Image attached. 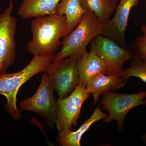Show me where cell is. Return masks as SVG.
I'll return each mask as SVG.
<instances>
[{"label": "cell", "mask_w": 146, "mask_h": 146, "mask_svg": "<svg viewBox=\"0 0 146 146\" xmlns=\"http://www.w3.org/2000/svg\"><path fill=\"white\" fill-rule=\"evenodd\" d=\"M66 27L64 15L56 13L35 18L31 24L32 38L27 44L28 52L34 56L55 54L62 44Z\"/></svg>", "instance_id": "6da1fadb"}, {"label": "cell", "mask_w": 146, "mask_h": 146, "mask_svg": "<svg viewBox=\"0 0 146 146\" xmlns=\"http://www.w3.org/2000/svg\"><path fill=\"white\" fill-rule=\"evenodd\" d=\"M55 54L34 56L24 69L13 73L6 72L0 75V95L6 98V110L13 119L21 116L22 110L17 107V95L20 87L35 76L44 72L54 59Z\"/></svg>", "instance_id": "7a4b0ae2"}, {"label": "cell", "mask_w": 146, "mask_h": 146, "mask_svg": "<svg viewBox=\"0 0 146 146\" xmlns=\"http://www.w3.org/2000/svg\"><path fill=\"white\" fill-rule=\"evenodd\" d=\"M103 29V25L94 13L87 11L75 29L64 37L61 50L55 54L53 61L68 57L78 59L91 41L97 35H102Z\"/></svg>", "instance_id": "3957f363"}, {"label": "cell", "mask_w": 146, "mask_h": 146, "mask_svg": "<svg viewBox=\"0 0 146 146\" xmlns=\"http://www.w3.org/2000/svg\"><path fill=\"white\" fill-rule=\"evenodd\" d=\"M37 91L31 98L19 104L22 110L37 113L42 117L48 126L53 129L57 112V100L50 84L48 76L44 72Z\"/></svg>", "instance_id": "277c9868"}, {"label": "cell", "mask_w": 146, "mask_h": 146, "mask_svg": "<svg viewBox=\"0 0 146 146\" xmlns=\"http://www.w3.org/2000/svg\"><path fill=\"white\" fill-rule=\"evenodd\" d=\"M101 104L102 108L107 110L109 115L104 119L105 123L113 121H117V131L123 129L125 119L128 112L134 108L146 105V91L138 94H119L111 91L102 94Z\"/></svg>", "instance_id": "5b68a950"}, {"label": "cell", "mask_w": 146, "mask_h": 146, "mask_svg": "<svg viewBox=\"0 0 146 146\" xmlns=\"http://www.w3.org/2000/svg\"><path fill=\"white\" fill-rule=\"evenodd\" d=\"M77 60L75 58L68 57L59 61H53L44 72L51 86L60 98L68 97L78 86Z\"/></svg>", "instance_id": "8992f818"}, {"label": "cell", "mask_w": 146, "mask_h": 146, "mask_svg": "<svg viewBox=\"0 0 146 146\" xmlns=\"http://www.w3.org/2000/svg\"><path fill=\"white\" fill-rule=\"evenodd\" d=\"M89 94L86 85L79 83L72 93L64 98L57 100V112L55 125L58 132L75 127L81 115L82 105Z\"/></svg>", "instance_id": "52a82bcc"}, {"label": "cell", "mask_w": 146, "mask_h": 146, "mask_svg": "<svg viewBox=\"0 0 146 146\" xmlns=\"http://www.w3.org/2000/svg\"><path fill=\"white\" fill-rule=\"evenodd\" d=\"M90 51L104 60L108 75H117L125 62L133 57L132 51L102 35H97L90 42Z\"/></svg>", "instance_id": "ba28073f"}, {"label": "cell", "mask_w": 146, "mask_h": 146, "mask_svg": "<svg viewBox=\"0 0 146 146\" xmlns=\"http://www.w3.org/2000/svg\"><path fill=\"white\" fill-rule=\"evenodd\" d=\"M13 3L0 14V75L7 72V70L16 58V42L17 28L16 18L11 15Z\"/></svg>", "instance_id": "9c48e42d"}, {"label": "cell", "mask_w": 146, "mask_h": 146, "mask_svg": "<svg viewBox=\"0 0 146 146\" xmlns=\"http://www.w3.org/2000/svg\"><path fill=\"white\" fill-rule=\"evenodd\" d=\"M140 0H120L114 16L103 25L102 35L125 47V34L131 9L137 6Z\"/></svg>", "instance_id": "30bf717a"}, {"label": "cell", "mask_w": 146, "mask_h": 146, "mask_svg": "<svg viewBox=\"0 0 146 146\" xmlns=\"http://www.w3.org/2000/svg\"><path fill=\"white\" fill-rule=\"evenodd\" d=\"M128 80L117 75H108L100 74L89 80L86 84V90L94 97V104H96L102 94L123 88Z\"/></svg>", "instance_id": "8fae6325"}, {"label": "cell", "mask_w": 146, "mask_h": 146, "mask_svg": "<svg viewBox=\"0 0 146 146\" xmlns=\"http://www.w3.org/2000/svg\"><path fill=\"white\" fill-rule=\"evenodd\" d=\"M79 84L86 85L90 79L100 74L107 75L108 68L104 60L91 52L86 50L77 61Z\"/></svg>", "instance_id": "7c38bea8"}, {"label": "cell", "mask_w": 146, "mask_h": 146, "mask_svg": "<svg viewBox=\"0 0 146 146\" xmlns=\"http://www.w3.org/2000/svg\"><path fill=\"white\" fill-rule=\"evenodd\" d=\"M106 114L102 111L99 106L96 108L90 117L86 120L77 130L64 131L58 132L56 141L60 146H80L82 136L89 130L94 123L104 119L107 117Z\"/></svg>", "instance_id": "4fadbf2b"}, {"label": "cell", "mask_w": 146, "mask_h": 146, "mask_svg": "<svg viewBox=\"0 0 146 146\" xmlns=\"http://www.w3.org/2000/svg\"><path fill=\"white\" fill-rule=\"evenodd\" d=\"M61 0H23L18 11L22 19L49 16L54 14Z\"/></svg>", "instance_id": "5bb4252c"}, {"label": "cell", "mask_w": 146, "mask_h": 146, "mask_svg": "<svg viewBox=\"0 0 146 146\" xmlns=\"http://www.w3.org/2000/svg\"><path fill=\"white\" fill-rule=\"evenodd\" d=\"M87 11L82 6L80 0H61L58 5L56 13L65 16L66 29L63 38L73 31Z\"/></svg>", "instance_id": "9a60e30c"}, {"label": "cell", "mask_w": 146, "mask_h": 146, "mask_svg": "<svg viewBox=\"0 0 146 146\" xmlns=\"http://www.w3.org/2000/svg\"><path fill=\"white\" fill-rule=\"evenodd\" d=\"M80 2L84 9L93 12L103 25L110 20L118 5V0H80Z\"/></svg>", "instance_id": "2e32d148"}, {"label": "cell", "mask_w": 146, "mask_h": 146, "mask_svg": "<svg viewBox=\"0 0 146 146\" xmlns=\"http://www.w3.org/2000/svg\"><path fill=\"white\" fill-rule=\"evenodd\" d=\"M132 58L129 68L123 69L117 76L127 80L131 77H136L146 83V60Z\"/></svg>", "instance_id": "e0dca14e"}, {"label": "cell", "mask_w": 146, "mask_h": 146, "mask_svg": "<svg viewBox=\"0 0 146 146\" xmlns=\"http://www.w3.org/2000/svg\"><path fill=\"white\" fill-rule=\"evenodd\" d=\"M142 35L138 37L133 44V58L146 60V24L141 27Z\"/></svg>", "instance_id": "ac0fdd59"}, {"label": "cell", "mask_w": 146, "mask_h": 146, "mask_svg": "<svg viewBox=\"0 0 146 146\" xmlns=\"http://www.w3.org/2000/svg\"><path fill=\"white\" fill-rule=\"evenodd\" d=\"M141 138H142V141L146 144V134H143Z\"/></svg>", "instance_id": "d6986e66"}, {"label": "cell", "mask_w": 146, "mask_h": 146, "mask_svg": "<svg viewBox=\"0 0 146 146\" xmlns=\"http://www.w3.org/2000/svg\"><path fill=\"white\" fill-rule=\"evenodd\" d=\"M9 3H13V0H9Z\"/></svg>", "instance_id": "ffe728a7"}]
</instances>
